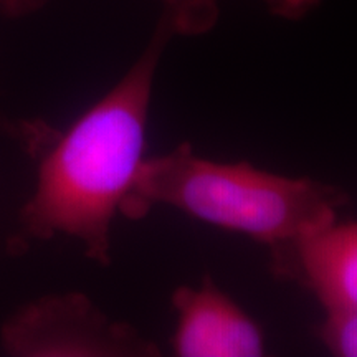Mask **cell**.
Returning a JSON list of instances; mask_svg holds the SVG:
<instances>
[{
	"label": "cell",
	"mask_w": 357,
	"mask_h": 357,
	"mask_svg": "<svg viewBox=\"0 0 357 357\" xmlns=\"http://www.w3.org/2000/svg\"><path fill=\"white\" fill-rule=\"evenodd\" d=\"M213 0H160L146 48L124 77L63 132L48 124L19 128L37 160V184L22 207L8 248L56 235L77 240L89 260L111 263V229L136 185L146 158V132L155 71L172 38L200 33L215 22Z\"/></svg>",
	"instance_id": "6da1fadb"
},
{
	"label": "cell",
	"mask_w": 357,
	"mask_h": 357,
	"mask_svg": "<svg viewBox=\"0 0 357 357\" xmlns=\"http://www.w3.org/2000/svg\"><path fill=\"white\" fill-rule=\"evenodd\" d=\"M346 200L344 192L321 181L278 176L245 162H215L182 142L144 160L121 213L141 218L154 205H167L273 252L336 222Z\"/></svg>",
	"instance_id": "7a4b0ae2"
},
{
	"label": "cell",
	"mask_w": 357,
	"mask_h": 357,
	"mask_svg": "<svg viewBox=\"0 0 357 357\" xmlns=\"http://www.w3.org/2000/svg\"><path fill=\"white\" fill-rule=\"evenodd\" d=\"M0 344L15 357H155L159 347L82 293L47 294L8 316Z\"/></svg>",
	"instance_id": "3957f363"
},
{
	"label": "cell",
	"mask_w": 357,
	"mask_h": 357,
	"mask_svg": "<svg viewBox=\"0 0 357 357\" xmlns=\"http://www.w3.org/2000/svg\"><path fill=\"white\" fill-rule=\"evenodd\" d=\"M177 326L172 349L181 357H260L265 339L258 324L211 280L172 294Z\"/></svg>",
	"instance_id": "277c9868"
},
{
	"label": "cell",
	"mask_w": 357,
	"mask_h": 357,
	"mask_svg": "<svg viewBox=\"0 0 357 357\" xmlns=\"http://www.w3.org/2000/svg\"><path fill=\"white\" fill-rule=\"evenodd\" d=\"M271 268L311 291L326 311L357 310V223L333 222L273 250Z\"/></svg>",
	"instance_id": "5b68a950"
},
{
	"label": "cell",
	"mask_w": 357,
	"mask_h": 357,
	"mask_svg": "<svg viewBox=\"0 0 357 357\" xmlns=\"http://www.w3.org/2000/svg\"><path fill=\"white\" fill-rule=\"evenodd\" d=\"M318 336L331 354L357 357V310L326 311Z\"/></svg>",
	"instance_id": "8992f818"
},
{
	"label": "cell",
	"mask_w": 357,
	"mask_h": 357,
	"mask_svg": "<svg viewBox=\"0 0 357 357\" xmlns=\"http://www.w3.org/2000/svg\"><path fill=\"white\" fill-rule=\"evenodd\" d=\"M268 10L284 20H301L319 6L321 0H263Z\"/></svg>",
	"instance_id": "52a82bcc"
},
{
	"label": "cell",
	"mask_w": 357,
	"mask_h": 357,
	"mask_svg": "<svg viewBox=\"0 0 357 357\" xmlns=\"http://www.w3.org/2000/svg\"><path fill=\"white\" fill-rule=\"evenodd\" d=\"M47 2L48 0H0V13L8 19H22L38 12Z\"/></svg>",
	"instance_id": "ba28073f"
}]
</instances>
